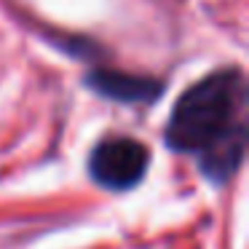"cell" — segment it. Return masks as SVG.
Returning <instances> with one entry per match:
<instances>
[{
	"label": "cell",
	"mask_w": 249,
	"mask_h": 249,
	"mask_svg": "<svg viewBox=\"0 0 249 249\" xmlns=\"http://www.w3.org/2000/svg\"><path fill=\"white\" fill-rule=\"evenodd\" d=\"M150 153L142 142L131 137H110L91 150L89 172L94 182L107 190H129L145 177Z\"/></svg>",
	"instance_id": "cell-2"
},
{
	"label": "cell",
	"mask_w": 249,
	"mask_h": 249,
	"mask_svg": "<svg viewBox=\"0 0 249 249\" xmlns=\"http://www.w3.org/2000/svg\"><path fill=\"white\" fill-rule=\"evenodd\" d=\"M86 83L97 94L118 102H153L161 91V83L156 78H140L131 72H115V70H94L86 78Z\"/></svg>",
	"instance_id": "cell-3"
},
{
	"label": "cell",
	"mask_w": 249,
	"mask_h": 249,
	"mask_svg": "<svg viewBox=\"0 0 249 249\" xmlns=\"http://www.w3.org/2000/svg\"><path fill=\"white\" fill-rule=\"evenodd\" d=\"M247 81L241 70H217L188 89L172 107L166 124V145L177 153L201 158V172L214 182H225L244 158L247 124Z\"/></svg>",
	"instance_id": "cell-1"
}]
</instances>
